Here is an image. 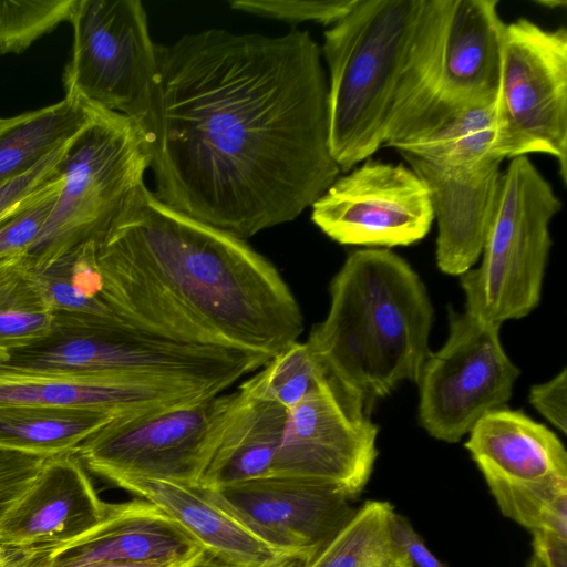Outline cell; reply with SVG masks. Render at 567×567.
<instances>
[{"label": "cell", "mask_w": 567, "mask_h": 567, "mask_svg": "<svg viewBox=\"0 0 567 567\" xmlns=\"http://www.w3.org/2000/svg\"><path fill=\"white\" fill-rule=\"evenodd\" d=\"M107 482L151 502L204 550L234 566L261 567L286 556L260 540L199 485L137 475H120Z\"/></svg>", "instance_id": "cell-21"}, {"label": "cell", "mask_w": 567, "mask_h": 567, "mask_svg": "<svg viewBox=\"0 0 567 567\" xmlns=\"http://www.w3.org/2000/svg\"><path fill=\"white\" fill-rule=\"evenodd\" d=\"M61 185L62 177L38 200L0 224V261L28 254L52 212Z\"/></svg>", "instance_id": "cell-32"}, {"label": "cell", "mask_w": 567, "mask_h": 567, "mask_svg": "<svg viewBox=\"0 0 567 567\" xmlns=\"http://www.w3.org/2000/svg\"><path fill=\"white\" fill-rule=\"evenodd\" d=\"M498 3L449 0L437 66V96L444 124L460 111L497 96L505 24Z\"/></svg>", "instance_id": "cell-18"}, {"label": "cell", "mask_w": 567, "mask_h": 567, "mask_svg": "<svg viewBox=\"0 0 567 567\" xmlns=\"http://www.w3.org/2000/svg\"><path fill=\"white\" fill-rule=\"evenodd\" d=\"M194 559L181 560V561L144 563V564L99 563V564L82 565V566H78V567H184Z\"/></svg>", "instance_id": "cell-40"}, {"label": "cell", "mask_w": 567, "mask_h": 567, "mask_svg": "<svg viewBox=\"0 0 567 567\" xmlns=\"http://www.w3.org/2000/svg\"><path fill=\"white\" fill-rule=\"evenodd\" d=\"M527 567H546L543 560L533 553Z\"/></svg>", "instance_id": "cell-43"}, {"label": "cell", "mask_w": 567, "mask_h": 567, "mask_svg": "<svg viewBox=\"0 0 567 567\" xmlns=\"http://www.w3.org/2000/svg\"><path fill=\"white\" fill-rule=\"evenodd\" d=\"M92 115V105L69 96L14 115L0 131V185L29 172L73 140Z\"/></svg>", "instance_id": "cell-25"}, {"label": "cell", "mask_w": 567, "mask_h": 567, "mask_svg": "<svg viewBox=\"0 0 567 567\" xmlns=\"http://www.w3.org/2000/svg\"><path fill=\"white\" fill-rule=\"evenodd\" d=\"M213 395L216 393L184 384L31 371L0 361V406L82 408L133 414Z\"/></svg>", "instance_id": "cell-19"}, {"label": "cell", "mask_w": 567, "mask_h": 567, "mask_svg": "<svg viewBox=\"0 0 567 567\" xmlns=\"http://www.w3.org/2000/svg\"><path fill=\"white\" fill-rule=\"evenodd\" d=\"M287 409L237 390L234 409L199 486L214 489L272 474Z\"/></svg>", "instance_id": "cell-22"}, {"label": "cell", "mask_w": 567, "mask_h": 567, "mask_svg": "<svg viewBox=\"0 0 567 567\" xmlns=\"http://www.w3.org/2000/svg\"><path fill=\"white\" fill-rule=\"evenodd\" d=\"M372 409L361 396L323 380L287 411L272 474L330 485L354 501L378 457Z\"/></svg>", "instance_id": "cell-12"}, {"label": "cell", "mask_w": 567, "mask_h": 567, "mask_svg": "<svg viewBox=\"0 0 567 567\" xmlns=\"http://www.w3.org/2000/svg\"><path fill=\"white\" fill-rule=\"evenodd\" d=\"M536 3H538L539 6H543L547 9H556V8H559V7H565L566 6V2L565 1H556V0H539V1H535Z\"/></svg>", "instance_id": "cell-42"}, {"label": "cell", "mask_w": 567, "mask_h": 567, "mask_svg": "<svg viewBox=\"0 0 567 567\" xmlns=\"http://www.w3.org/2000/svg\"><path fill=\"white\" fill-rule=\"evenodd\" d=\"M19 369L192 385L217 394L256 367L252 354L183 342L131 322L54 315L42 338L8 352Z\"/></svg>", "instance_id": "cell-5"}, {"label": "cell", "mask_w": 567, "mask_h": 567, "mask_svg": "<svg viewBox=\"0 0 567 567\" xmlns=\"http://www.w3.org/2000/svg\"><path fill=\"white\" fill-rule=\"evenodd\" d=\"M446 11L447 0H357L324 31L329 146L340 172L440 126Z\"/></svg>", "instance_id": "cell-3"}, {"label": "cell", "mask_w": 567, "mask_h": 567, "mask_svg": "<svg viewBox=\"0 0 567 567\" xmlns=\"http://www.w3.org/2000/svg\"><path fill=\"white\" fill-rule=\"evenodd\" d=\"M70 142L29 172L0 185V224L38 200L58 184L61 179L59 163Z\"/></svg>", "instance_id": "cell-33"}, {"label": "cell", "mask_w": 567, "mask_h": 567, "mask_svg": "<svg viewBox=\"0 0 567 567\" xmlns=\"http://www.w3.org/2000/svg\"><path fill=\"white\" fill-rule=\"evenodd\" d=\"M533 549L546 567H567V539L551 533H533Z\"/></svg>", "instance_id": "cell-38"}, {"label": "cell", "mask_w": 567, "mask_h": 567, "mask_svg": "<svg viewBox=\"0 0 567 567\" xmlns=\"http://www.w3.org/2000/svg\"><path fill=\"white\" fill-rule=\"evenodd\" d=\"M13 120V116L11 117H0V131H2L4 127H7Z\"/></svg>", "instance_id": "cell-44"}, {"label": "cell", "mask_w": 567, "mask_h": 567, "mask_svg": "<svg viewBox=\"0 0 567 567\" xmlns=\"http://www.w3.org/2000/svg\"><path fill=\"white\" fill-rule=\"evenodd\" d=\"M311 220L341 245L389 249L423 239L434 216L429 188L410 166L370 157L312 204Z\"/></svg>", "instance_id": "cell-13"}, {"label": "cell", "mask_w": 567, "mask_h": 567, "mask_svg": "<svg viewBox=\"0 0 567 567\" xmlns=\"http://www.w3.org/2000/svg\"><path fill=\"white\" fill-rule=\"evenodd\" d=\"M47 456L0 447V520L42 468Z\"/></svg>", "instance_id": "cell-34"}, {"label": "cell", "mask_w": 567, "mask_h": 567, "mask_svg": "<svg viewBox=\"0 0 567 567\" xmlns=\"http://www.w3.org/2000/svg\"><path fill=\"white\" fill-rule=\"evenodd\" d=\"M107 505L74 453L50 456L0 520V543L56 548L94 528Z\"/></svg>", "instance_id": "cell-16"}, {"label": "cell", "mask_w": 567, "mask_h": 567, "mask_svg": "<svg viewBox=\"0 0 567 567\" xmlns=\"http://www.w3.org/2000/svg\"><path fill=\"white\" fill-rule=\"evenodd\" d=\"M433 307L419 275L388 248L348 255L330 284V307L308 346L327 379L374 403L417 382L431 353Z\"/></svg>", "instance_id": "cell-4"}, {"label": "cell", "mask_w": 567, "mask_h": 567, "mask_svg": "<svg viewBox=\"0 0 567 567\" xmlns=\"http://www.w3.org/2000/svg\"><path fill=\"white\" fill-rule=\"evenodd\" d=\"M302 561L293 556H285L277 567H300Z\"/></svg>", "instance_id": "cell-41"}, {"label": "cell", "mask_w": 567, "mask_h": 567, "mask_svg": "<svg viewBox=\"0 0 567 567\" xmlns=\"http://www.w3.org/2000/svg\"><path fill=\"white\" fill-rule=\"evenodd\" d=\"M262 367L239 388L254 398L275 402L287 410L327 379L307 342L291 343Z\"/></svg>", "instance_id": "cell-29"}, {"label": "cell", "mask_w": 567, "mask_h": 567, "mask_svg": "<svg viewBox=\"0 0 567 567\" xmlns=\"http://www.w3.org/2000/svg\"><path fill=\"white\" fill-rule=\"evenodd\" d=\"M497 104L522 155L547 154L567 181V30L519 18L502 35Z\"/></svg>", "instance_id": "cell-11"}, {"label": "cell", "mask_w": 567, "mask_h": 567, "mask_svg": "<svg viewBox=\"0 0 567 567\" xmlns=\"http://www.w3.org/2000/svg\"><path fill=\"white\" fill-rule=\"evenodd\" d=\"M560 207L551 184L528 156L509 161L481 265L461 276L466 312L501 326L538 306L551 247L549 225Z\"/></svg>", "instance_id": "cell-7"}, {"label": "cell", "mask_w": 567, "mask_h": 567, "mask_svg": "<svg viewBox=\"0 0 567 567\" xmlns=\"http://www.w3.org/2000/svg\"><path fill=\"white\" fill-rule=\"evenodd\" d=\"M204 549L174 519L140 497L107 505L104 518L54 548L48 567L190 560Z\"/></svg>", "instance_id": "cell-20"}, {"label": "cell", "mask_w": 567, "mask_h": 567, "mask_svg": "<svg viewBox=\"0 0 567 567\" xmlns=\"http://www.w3.org/2000/svg\"><path fill=\"white\" fill-rule=\"evenodd\" d=\"M109 303L183 342L271 359L303 330L275 266L245 240L164 204L141 183L95 240Z\"/></svg>", "instance_id": "cell-2"}, {"label": "cell", "mask_w": 567, "mask_h": 567, "mask_svg": "<svg viewBox=\"0 0 567 567\" xmlns=\"http://www.w3.org/2000/svg\"><path fill=\"white\" fill-rule=\"evenodd\" d=\"M396 151L446 167H472L524 156L506 130L497 96L460 111L431 135Z\"/></svg>", "instance_id": "cell-23"}, {"label": "cell", "mask_w": 567, "mask_h": 567, "mask_svg": "<svg viewBox=\"0 0 567 567\" xmlns=\"http://www.w3.org/2000/svg\"><path fill=\"white\" fill-rule=\"evenodd\" d=\"M92 106L91 121L70 142L59 163L61 189L39 237L22 257L27 267L45 265L97 240L150 168L143 126L120 113Z\"/></svg>", "instance_id": "cell-6"}, {"label": "cell", "mask_w": 567, "mask_h": 567, "mask_svg": "<svg viewBox=\"0 0 567 567\" xmlns=\"http://www.w3.org/2000/svg\"><path fill=\"white\" fill-rule=\"evenodd\" d=\"M75 0H0V55L20 54L69 22Z\"/></svg>", "instance_id": "cell-30"}, {"label": "cell", "mask_w": 567, "mask_h": 567, "mask_svg": "<svg viewBox=\"0 0 567 567\" xmlns=\"http://www.w3.org/2000/svg\"><path fill=\"white\" fill-rule=\"evenodd\" d=\"M27 270L53 315L100 322H130L106 299L94 240L45 265L27 267Z\"/></svg>", "instance_id": "cell-26"}, {"label": "cell", "mask_w": 567, "mask_h": 567, "mask_svg": "<svg viewBox=\"0 0 567 567\" xmlns=\"http://www.w3.org/2000/svg\"><path fill=\"white\" fill-rule=\"evenodd\" d=\"M286 556H289V555H286ZM284 557L285 556L278 558L277 560H275L268 565L261 566V567H277V565ZM184 567H237V566H234V565L225 561L224 559L204 550L197 558H195L194 560H192L189 564H187Z\"/></svg>", "instance_id": "cell-39"}, {"label": "cell", "mask_w": 567, "mask_h": 567, "mask_svg": "<svg viewBox=\"0 0 567 567\" xmlns=\"http://www.w3.org/2000/svg\"><path fill=\"white\" fill-rule=\"evenodd\" d=\"M156 53L143 128L164 204L245 240L296 219L339 177L308 31L208 29Z\"/></svg>", "instance_id": "cell-1"}, {"label": "cell", "mask_w": 567, "mask_h": 567, "mask_svg": "<svg viewBox=\"0 0 567 567\" xmlns=\"http://www.w3.org/2000/svg\"><path fill=\"white\" fill-rule=\"evenodd\" d=\"M54 547L0 543V567H48Z\"/></svg>", "instance_id": "cell-37"}, {"label": "cell", "mask_w": 567, "mask_h": 567, "mask_svg": "<svg viewBox=\"0 0 567 567\" xmlns=\"http://www.w3.org/2000/svg\"><path fill=\"white\" fill-rule=\"evenodd\" d=\"M394 512L385 501L369 499L300 567H412L390 535Z\"/></svg>", "instance_id": "cell-27"}, {"label": "cell", "mask_w": 567, "mask_h": 567, "mask_svg": "<svg viewBox=\"0 0 567 567\" xmlns=\"http://www.w3.org/2000/svg\"><path fill=\"white\" fill-rule=\"evenodd\" d=\"M237 391L120 415L73 452L105 481L137 475L198 485L234 409Z\"/></svg>", "instance_id": "cell-8"}, {"label": "cell", "mask_w": 567, "mask_h": 567, "mask_svg": "<svg viewBox=\"0 0 567 567\" xmlns=\"http://www.w3.org/2000/svg\"><path fill=\"white\" fill-rule=\"evenodd\" d=\"M530 404L557 430H567V369L551 380L535 384L529 391Z\"/></svg>", "instance_id": "cell-35"}, {"label": "cell", "mask_w": 567, "mask_h": 567, "mask_svg": "<svg viewBox=\"0 0 567 567\" xmlns=\"http://www.w3.org/2000/svg\"><path fill=\"white\" fill-rule=\"evenodd\" d=\"M493 497L567 492V452L547 426L506 406L484 415L464 444Z\"/></svg>", "instance_id": "cell-15"}, {"label": "cell", "mask_w": 567, "mask_h": 567, "mask_svg": "<svg viewBox=\"0 0 567 567\" xmlns=\"http://www.w3.org/2000/svg\"><path fill=\"white\" fill-rule=\"evenodd\" d=\"M53 319L22 257L0 261V359L45 336Z\"/></svg>", "instance_id": "cell-28"}, {"label": "cell", "mask_w": 567, "mask_h": 567, "mask_svg": "<svg viewBox=\"0 0 567 567\" xmlns=\"http://www.w3.org/2000/svg\"><path fill=\"white\" fill-rule=\"evenodd\" d=\"M204 489L265 544L302 563L357 509L338 488L295 476L271 474Z\"/></svg>", "instance_id": "cell-14"}, {"label": "cell", "mask_w": 567, "mask_h": 567, "mask_svg": "<svg viewBox=\"0 0 567 567\" xmlns=\"http://www.w3.org/2000/svg\"><path fill=\"white\" fill-rule=\"evenodd\" d=\"M390 535L395 548L405 556L412 567H449L429 549L411 522L396 512L391 516Z\"/></svg>", "instance_id": "cell-36"}, {"label": "cell", "mask_w": 567, "mask_h": 567, "mask_svg": "<svg viewBox=\"0 0 567 567\" xmlns=\"http://www.w3.org/2000/svg\"><path fill=\"white\" fill-rule=\"evenodd\" d=\"M399 154L429 188L437 224L435 259L439 269L462 276L482 255L498 196L502 162L446 167L406 153Z\"/></svg>", "instance_id": "cell-17"}, {"label": "cell", "mask_w": 567, "mask_h": 567, "mask_svg": "<svg viewBox=\"0 0 567 567\" xmlns=\"http://www.w3.org/2000/svg\"><path fill=\"white\" fill-rule=\"evenodd\" d=\"M120 415L125 414L82 408L0 406V447L47 457L73 453Z\"/></svg>", "instance_id": "cell-24"}, {"label": "cell", "mask_w": 567, "mask_h": 567, "mask_svg": "<svg viewBox=\"0 0 567 567\" xmlns=\"http://www.w3.org/2000/svg\"><path fill=\"white\" fill-rule=\"evenodd\" d=\"M499 328L449 307V337L416 382L419 421L432 437L456 443L511 399L519 370L503 349Z\"/></svg>", "instance_id": "cell-10"}, {"label": "cell", "mask_w": 567, "mask_h": 567, "mask_svg": "<svg viewBox=\"0 0 567 567\" xmlns=\"http://www.w3.org/2000/svg\"><path fill=\"white\" fill-rule=\"evenodd\" d=\"M64 96L145 122L157 71L156 47L140 0H75Z\"/></svg>", "instance_id": "cell-9"}, {"label": "cell", "mask_w": 567, "mask_h": 567, "mask_svg": "<svg viewBox=\"0 0 567 567\" xmlns=\"http://www.w3.org/2000/svg\"><path fill=\"white\" fill-rule=\"evenodd\" d=\"M357 0H229L231 9L267 19L331 27L341 20Z\"/></svg>", "instance_id": "cell-31"}]
</instances>
